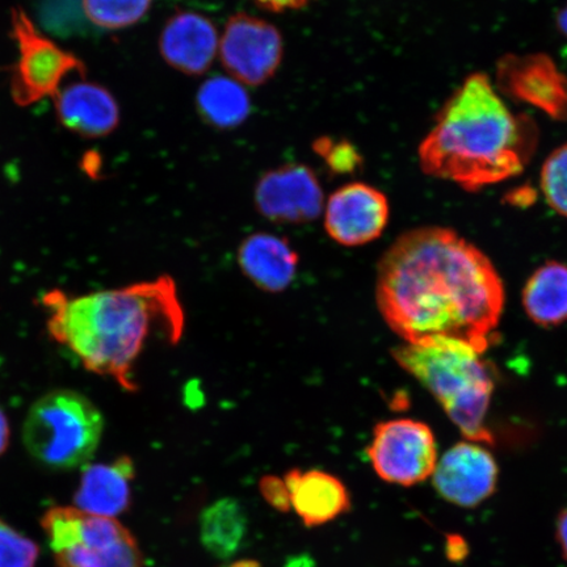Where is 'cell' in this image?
I'll return each instance as SVG.
<instances>
[{"label": "cell", "mask_w": 567, "mask_h": 567, "mask_svg": "<svg viewBox=\"0 0 567 567\" xmlns=\"http://www.w3.org/2000/svg\"><path fill=\"white\" fill-rule=\"evenodd\" d=\"M505 297L492 260L442 226L401 234L379 261L375 300L403 343L449 338L485 353L494 343Z\"/></svg>", "instance_id": "obj_1"}, {"label": "cell", "mask_w": 567, "mask_h": 567, "mask_svg": "<svg viewBox=\"0 0 567 567\" xmlns=\"http://www.w3.org/2000/svg\"><path fill=\"white\" fill-rule=\"evenodd\" d=\"M41 302L49 336L125 392L138 390L133 371L148 340L176 346L183 336L184 311L169 276L78 297L51 290Z\"/></svg>", "instance_id": "obj_2"}, {"label": "cell", "mask_w": 567, "mask_h": 567, "mask_svg": "<svg viewBox=\"0 0 567 567\" xmlns=\"http://www.w3.org/2000/svg\"><path fill=\"white\" fill-rule=\"evenodd\" d=\"M537 144L534 120L515 115L491 76L473 73L439 111L417 157L425 175L477 193L520 175Z\"/></svg>", "instance_id": "obj_3"}, {"label": "cell", "mask_w": 567, "mask_h": 567, "mask_svg": "<svg viewBox=\"0 0 567 567\" xmlns=\"http://www.w3.org/2000/svg\"><path fill=\"white\" fill-rule=\"evenodd\" d=\"M402 370L429 390L467 442L494 444L487 413L494 393V371L474 347L435 338L402 343L392 350Z\"/></svg>", "instance_id": "obj_4"}, {"label": "cell", "mask_w": 567, "mask_h": 567, "mask_svg": "<svg viewBox=\"0 0 567 567\" xmlns=\"http://www.w3.org/2000/svg\"><path fill=\"white\" fill-rule=\"evenodd\" d=\"M103 431V415L87 396L60 389L41 396L28 411L23 443L35 463L70 471L89 464Z\"/></svg>", "instance_id": "obj_5"}, {"label": "cell", "mask_w": 567, "mask_h": 567, "mask_svg": "<svg viewBox=\"0 0 567 567\" xmlns=\"http://www.w3.org/2000/svg\"><path fill=\"white\" fill-rule=\"evenodd\" d=\"M41 527L59 567H142L136 540L113 517L56 506L42 516Z\"/></svg>", "instance_id": "obj_6"}, {"label": "cell", "mask_w": 567, "mask_h": 567, "mask_svg": "<svg viewBox=\"0 0 567 567\" xmlns=\"http://www.w3.org/2000/svg\"><path fill=\"white\" fill-rule=\"evenodd\" d=\"M12 35L19 51L11 75L17 104L32 105L54 96L69 74L83 73V62L42 34L23 10L12 11Z\"/></svg>", "instance_id": "obj_7"}, {"label": "cell", "mask_w": 567, "mask_h": 567, "mask_svg": "<svg viewBox=\"0 0 567 567\" xmlns=\"http://www.w3.org/2000/svg\"><path fill=\"white\" fill-rule=\"evenodd\" d=\"M367 455L382 481L403 487L429 480L439 460L434 432L427 424L414 420L375 425Z\"/></svg>", "instance_id": "obj_8"}, {"label": "cell", "mask_w": 567, "mask_h": 567, "mask_svg": "<svg viewBox=\"0 0 567 567\" xmlns=\"http://www.w3.org/2000/svg\"><path fill=\"white\" fill-rule=\"evenodd\" d=\"M281 33L271 23L237 13L225 25L219 55L234 80L261 86L276 74L282 60Z\"/></svg>", "instance_id": "obj_9"}, {"label": "cell", "mask_w": 567, "mask_h": 567, "mask_svg": "<svg viewBox=\"0 0 567 567\" xmlns=\"http://www.w3.org/2000/svg\"><path fill=\"white\" fill-rule=\"evenodd\" d=\"M496 91L567 122V76L548 54H506L496 63Z\"/></svg>", "instance_id": "obj_10"}, {"label": "cell", "mask_w": 567, "mask_h": 567, "mask_svg": "<svg viewBox=\"0 0 567 567\" xmlns=\"http://www.w3.org/2000/svg\"><path fill=\"white\" fill-rule=\"evenodd\" d=\"M255 207L275 224L315 221L323 209V190L313 169L289 163L271 169L255 186Z\"/></svg>", "instance_id": "obj_11"}, {"label": "cell", "mask_w": 567, "mask_h": 567, "mask_svg": "<svg viewBox=\"0 0 567 567\" xmlns=\"http://www.w3.org/2000/svg\"><path fill=\"white\" fill-rule=\"evenodd\" d=\"M432 485L445 502L476 508L492 498L498 487L499 466L484 444L460 442L437 460Z\"/></svg>", "instance_id": "obj_12"}, {"label": "cell", "mask_w": 567, "mask_h": 567, "mask_svg": "<svg viewBox=\"0 0 567 567\" xmlns=\"http://www.w3.org/2000/svg\"><path fill=\"white\" fill-rule=\"evenodd\" d=\"M389 218L390 205L382 190L367 183H350L329 197L324 229L337 244L359 247L379 239Z\"/></svg>", "instance_id": "obj_13"}, {"label": "cell", "mask_w": 567, "mask_h": 567, "mask_svg": "<svg viewBox=\"0 0 567 567\" xmlns=\"http://www.w3.org/2000/svg\"><path fill=\"white\" fill-rule=\"evenodd\" d=\"M218 34L208 18L179 11L167 20L159 38V51L168 63L186 75L204 74L216 59Z\"/></svg>", "instance_id": "obj_14"}, {"label": "cell", "mask_w": 567, "mask_h": 567, "mask_svg": "<svg viewBox=\"0 0 567 567\" xmlns=\"http://www.w3.org/2000/svg\"><path fill=\"white\" fill-rule=\"evenodd\" d=\"M54 102L60 123L82 137L109 136L120 124L116 99L101 84H71L56 92Z\"/></svg>", "instance_id": "obj_15"}, {"label": "cell", "mask_w": 567, "mask_h": 567, "mask_svg": "<svg viewBox=\"0 0 567 567\" xmlns=\"http://www.w3.org/2000/svg\"><path fill=\"white\" fill-rule=\"evenodd\" d=\"M299 264V254L289 240L274 234H251L238 248L244 275L267 293H281L292 286Z\"/></svg>", "instance_id": "obj_16"}, {"label": "cell", "mask_w": 567, "mask_h": 567, "mask_svg": "<svg viewBox=\"0 0 567 567\" xmlns=\"http://www.w3.org/2000/svg\"><path fill=\"white\" fill-rule=\"evenodd\" d=\"M290 506L308 527L323 526L351 509V496L338 477L322 471L293 470L284 477Z\"/></svg>", "instance_id": "obj_17"}, {"label": "cell", "mask_w": 567, "mask_h": 567, "mask_svg": "<svg viewBox=\"0 0 567 567\" xmlns=\"http://www.w3.org/2000/svg\"><path fill=\"white\" fill-rule=\"evenodd\" d=\"M134 473L130 456L86 466L74 495L75 508L96 516L122 515L131 506Z\"/></svg>", "instance_id": "obj_18"}, {"label": "cell", "mask_w": 567, "mask_h": 567, "mask_svg": "<svg viewBox=\"0 0 567 567\" xmlns=\"http://www.w3.org/2000/svg\"><path fill=\"white\" fill-rule=\"evenodd\" d=\"M526 315L540 328H557L567 322V265L547 261L538 267L524 286Z\"/></svg>", "instance_id": "obj_19"}, {"label": "cell", "mask_w": 567, "mask_h": 567, "mask_svg": "<svg viewBox=\"0 0 567 567\" xmlns=\"http://www.w3.org/2000/svg\"><path fill=\"white\" fill-rule=\"evenodd\" d=\"M198 113L204 122L217 130H234L243 125L251 113V101L240 83L231 78H208L196 95Z\"/></svg>", "instance_id": "obj_20"}, {"label": "cell", "mask_w": 567, "mask_h": 567, "mask_svg": "<svg viewBox=\"0 0 567 567\" xmlns=\"http://www.w3.org/2000/svg\"><path fill=\"white\" fill-rule=\"evenodd\" d=\"M247 516L237 501L225 498L213 503L200 517L202 543L212 556L229 558L243 545Z\"/></svg>", "instance_id": "obj_21"}, {"label": "cell", "mask_w": 567, "mask_h": 567, "mask_svg": "<svg viewBox=\"0 0 567 567\" xmlns=\"http://www.w3.org/2000/svg\"><path fill=\"white\" fill-rule=\"evenodd\" d=\"M153 0H82L84 16L103 30L117 31L137 24Z\"/></svg>", "instance_id": "obj_22"}, {"label": "cell", "mask_w": 567, "mask_h": 567, "mask_svg": "<svg viewBox=\"0 0 567 567\" xmlns=\"http://www.w3.org/2000/svg\"><path fill=\"white\" fill-rule=\"evenodd\" d=\"M540 187L549 207L567 218V144L555 148L544 161Z\"/></svg>", "instance_id": "obj_23"}, {"label": "cell", "mask_w": 567, "mask_h": 567, "mask_svg": "<svg viewBox=\"0 0 567 567\" xmlns=\"http://www.w3.org/2000/svg\"><path fill=\"white\" fill-rule=\"evenodd\" d=\"M39 545L0 519V567H35Z\"/></svg>", "instance_id": "obj_24"}, {"label": "cell", "mask_w": 567, "mask_h": 567, "mask_svg": "<svg viewBox=\"0 0 567 567\" xmlns=\"http://www.w3.org/2000/svg\"><path fill=\"white\" fill-rule=\"evenodd\" d=\"M313 151L336 175H350L361 166V155L350 141L321 137L313 142Z\"/></svg>", "instance_id": "obj_25"}, {"label": "cell", "mask_w": 567, "mask_h": 567, "mask_svg": "<svg viewBox=\"0 0 567 567\" xmlns=\"http://www.w3.org/2000/svg\"><path fill=\"white\" fill-rule=\"evenodd\" d=\"M260 491L269 505L280 509V512H289V494L284 480L267 476L260 482Z\"/></svg>", "instance_id": "obj_26"}, {"label": "cell", "mask_w": 567, "mask_h": 567, "mask_svg": "<svg viewBox=\"0 0 567 567\" xmlns=\"http://www.w3.org/2000/svg\"><path fill=\"white\" fill-rule=\"evenodd\" d=\"M261 9L272 12H286L303 9L313 0H254Z\"/></svg>", "instance_id": "obj_27"}, {"label": "cell", "mask_w": 567, "mask_h": 567, "mask_svg": "<svg viewBox=\"0 0 567 567\" xmlns=\"http://www.w3.org/2000/svg\"><path fill=\"white\" fill-rule=\"evenodd\" d=\"M556 538L567 563V507L558 514L556 522Z\"/></svg>", "instance_id": "obj_28"}, {"label": "cell", "mask_w": 567, "mask_h": 567, "mask_svg": "<svg viewBox=\"0 0 567 567\" xmlns=\"http://www.w3.org/2000/svg\"><path fill=\"white\" fill-rule=\"evenodd\" d=\"M10 444V424L9 420H7L3 410L0 409V455L9 449Z\"/></svg>", "instance_id": "obj_29"}, {"label": "cell", "mask_w": 567, "mask_h": 567, "mask_svg": "<svg viewBox=\"0 0 567 567\" xmlns=\"http://www.w3.org/2000/svg\"><path fill=\"white\" fill-rule=\"evenodd\" d=\"M557 27L559 32H561L567 39V3L558 12Z\"/></svg>", "instance_id": "obj_30"}]
</instances>
